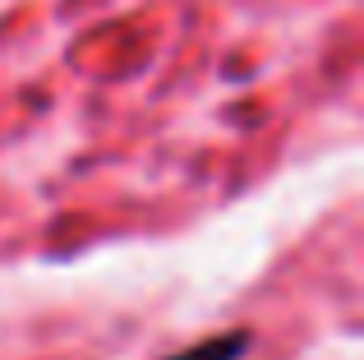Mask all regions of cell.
Returning <instances> with one entry per match:
<instances>
[{
  "label": "cell",
  "mask_w": 364,
  "mask_h": 360,
  "mask_svg": "<svg viewBox=\"0 0 364 360\" xmlns=\"http://www.w3.org/2000/svg\"><path fill=\"white\" fill-rule=\"evenodd\" d=\"M249 346V333L245 328H235V333H217V337H203V342L185 346V351L166 356V360H240Z\"/></svg>",
  "instance_id": "1"
}]
</instances>
